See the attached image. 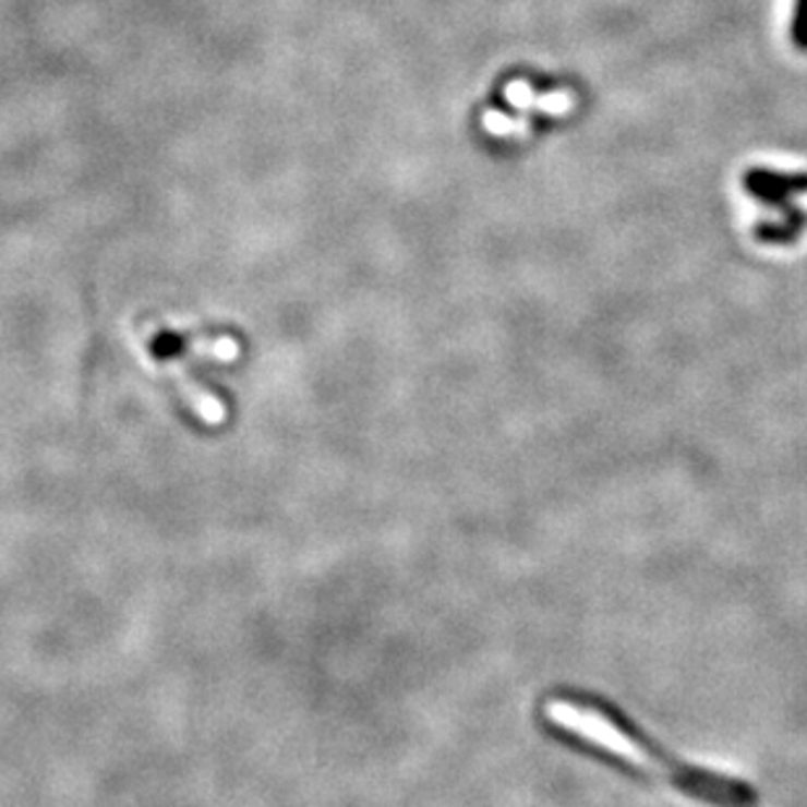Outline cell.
Segmentation results:
<instances>
[{
	"label": "cell",
	"instance_id": "1",
	"mask_svg": "<svg viewBox=\"0 0 807 807\" xmlns=\"http://www.w3.org/2000/svg\"><path fill=\"white\" fill-rule=\"evenodd\" d=\"M535 719L552 739L638 782L666 784L708 807L760 805L756 786L672 756L617 703L597 692L554 687L539 698Z\"/></svg>",
	"mask_w": 807,
	"mask_h": 807
},
{
	"label": "cell",
	"instance_id": "2",
	"mask_svg": "<svg viewBox=\"0 0 807 807\" xmlns=\"http://www.w3.org/2000/svg\"><path fill=\"white\" fill-rule=\"evenodd\" d=\"M745 189L769 207H786L790 196L807 191L805 173H773V170H750L745 173Z\"/></svg>",
	"mask_w": 807,
	"mask_h": 807
},
{
	"label": "cell",
	"instance_id": "3",
	"mask_svg": "<svg viewBox=\"0 0 807 807\" xmlns=\"http://www.w3.org/2000/svg\"><path fill=\"white\" fill-rule=\"evenodd\" d=\"M807 225V217L795 207H784V220L782 222H763L756 230V238L763 243H790L803 233Z\"/></svg>",
	"mask_w": 807,
	"mask_h": 807
},
{
	"label": "cell",
	"instance_id": "4",
	"mask_svg": "<svg viewBox=\"0 0 807 807\" xmlns=\"http://www.w3.org/2000/svg\"><path fill=\"white\" fill-rule=\"evenodd\" d=\"M792 39L799 50H807V0L795 3V19H792Z\"/></svg>",
	"mask_w": 807,
	"mask_h": 807
}]
</instances>
